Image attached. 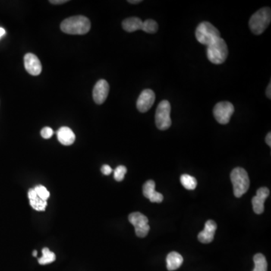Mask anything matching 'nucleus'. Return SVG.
<instances>
[{
  "label": "nucleus",
  "mask_w": 271,
  "mask_h": 271,
  "mask_svg": "<svg viewBox=\"0 0 271 271\" xmlns=\"http://www.w3.org/2000/svg\"><path fill=\"white\" fill-rule=\"evenodd\" d=\"M90 20L83 15L73 16L62 21L61 30L70 35H85L90 30Z\"/></svg>",
  "instance_id": "f257e3e1"
},
{
  "label": "nucleus",
  "mask_w": 271,
  "mask_h": 271,
  "mask_svg": "<svg viewBox=\"0 0 271 271\" xmlns=\"http://www.w3.org/2000/svg\"><path fill=\"white\" fill-rule=\"evenodd\" d=\"M231 180L236 197L240 198L247 192L250 187V181L246 170L241 168H234L231 173Z\"/></svg>",
  "instance_id": "f03ea898"
},
{
  "label": "nucleus",
  "mask_w": 271,
  "mask_h": 271,
  "mask_svg": "<svg viewBox=\"0 0 271 271\" xmlns=\"http://www.w3.org/2000/svg\"><path fill=\"white\" fill-rule=\"evenodd\" d=\"M207 58L214 64H222L226 61L228 55V48L223 39L219 38L207 46Z\"/></svg>",
  "instance_id": "7ed1b4c3"
},
{
  "label": "nucleus",
  "mask_w": 271,
  "mask_h": 271,
  "mask_svg": "<svg viewBox=\"0 0 271 271\" xmlns=\"http://www.w3.org/2000/svg\"><path fill=\"white\" fill-rule=\"evenodd\" d=\"M271 8L265 7L256 11L250 20V27L255 35H261L265 32L271 23Z\"/></svg>",
  "instance_id": "20e7f679"
},
{
  "label": "nucleus",
  "mask_w": 271,
  "mask_h": 271,
  "mask_svg": "<svg viewBox=\"0 0 271 271\" xmlns=\"http://www.w3.org/2000/svg\"><path fill=\"white\" fill-rule=\"evenodd\" d=\"M195 36L200 43L207 46L221 37L219 30L212 23L206 21L202 22L197 26Z\"/></svg>",
  "instance_id": "39448f33"
},
{
  "label": "nucleus",
  "mask_w": 271,
  "mask_h": 271,
  "mask_svg": "<svg viewBox=\"0 0 271 271\" xmlns=\"http://www.w3.org/2000/svg\"><path fill=\"white\" fill-rule=\"evenodd\" d=\"M171 105L168 100L160 102L155 113V123L157 127L161 130H166L172 124L171 118Z\"/></svg>",
  "instance_id": "423d86ee"
},
{
  "label": "nucleus",
  "mask_w": 271,
  "mask_h": 271,
  "mask_svg": "<svg viewBox=\"0 0 271 271\" xmlns=\"http://www.w3.org/2000/svg\"><path fill=\"white\" fill-rule=\"evenodd\" d=\"M129 222L134 226L135 232L137 237H145L149 234L150 227L149 219L146 215L140 212H136L130 213L128 216Z\"/></svg>",
  "instance_id": "0eeeda50"
},
{
  "label": "nucleus",
  "mask_w": 271,
  "mask_h": 271,
  "mask_svg": "<svg viewBox=\"0 0 271 271\" xmlns=\"http://www.w3.org/2000/svg\"><path fill=\"white\" fill-rule=\"evenodd\" d=\"M234 112V105L231 102L227 101L217 103L213 108L214 117L221 124H228Z\"/></svg>",
  "instance_id": "6e6552de"
},
{
  "label": "nucleus",
  "mask_w": 271,
  "mask_h": 271,
  "mask_svg": "<svg viewBox=\"0 0 271 271\" xmlns=\"http://www.w3.org/2000/svg\"><path fill=\"white\" fill-rule=\"evenodd\" d=\"M155 100V93L151 89H146L140 93L137 102V109L140 112H148L152 108Z\"/></svg>",
  "instance_id": "1a4fd4ad"
},
{
  "label": "nucleus",
  "mask_w": 271,
  "mask_h": 271,
  "mask_svg": "<svg viewBox=\"0 0 271 271\" xmlns=\"http://www.w3.org/2000/svg\"><path fill=\"white\" fill-rule=\"evenodd\" d=\"M109 92V86L104 79L98 81L93 90V98L94 102L98 105L103 103L108 96Z\"/></svg>",
  "instance_id": "9d476101"
},
{
  "label": "nucleus",
  "mask_w": 271,
  "mask_h": 271,
  "mask_svg": "<svg viewBox=\"0 0 271 271\" xmlns=\"http://www.w3.org/2000/svg\"><path fill=\"white\" fill-rule=\"evenodd\" d=\"M24 67L26 71L32 76H39L42 72V67L40 61L32 53H28L25 55Z\"/></svg>",
  "instance_id": "9b49d317"
},
{
  "label": "nucleus",
  "mask_w": 271,
  "mask_h": 271,
  "mask_svg": "<svg viewBox=\"0 0 271 271\" xmlns=\"http://www.w3.org/2000/svg\"><path fill=\"white\" fill-rule=\"evenodd\" d=\"M269 194L270 191L268 187H261L258 190L256 196H255L252 200L253 210L258 215L263 213L265 210V201Z\"/></svg>",
  "instance_id": "f8f14e48"
},
{
  "label": "nucleus",
  "mask_w": 271,
  "mask_h": 271,
  "mask_svg": "<svg viewBox=\"0 0 271 271\" xmlns=\"http://www.w3.org/2000/svg\"><path fill=\"white\" fill-rule=\"evenodd\" d=\"M143 193L152 203H161L164 200L163 194L155 191V182L153 180H149L143 184Z\"/></svg>",
  "instance_id": "ddd939ff"
},
{
  "label": "nucleus",
  "mask_w": 271,
  "mask_h": 271,
  "mask_svg": "<svg viewBox=\"0 0 271 271\" xmlns=\"http://www.w3.org/2000/svg\"><path fill=\"white\" fill-rule=\"evenodd\" d=\"M217 229V225L214 221L208 220L205 224L204 229L199 233L197 238L202 243H209L213 240L215 231Z\"/></svg>",
  "instance_id": "4468645a"
},
{
  "label": "nucleus",
  "mask_w": 271,
  "mask_h": 271,
  "mask_svg": "<svg viewBox=\"0 0 271 271\" xmlns=\"http://www.w3.org/2000/svg\"><path fill=\"white\" fill-rule=\"evenodd\" d=\"M60 143L64 146H70L74 143L76 136L73 130L67 127H62L57 132Z\"/></svg>",
  "instance_id": "2eb2a0df"
},
{
  "label": "nucleus",
  "mask_w": 271,
  "mask_h": 271,
  "mask_svg": "<svg viewBox=\"0 0 271 271\" xmlns=\"http://www.w3.org/2000/svg\"><path fill=\"white\" fill-rule=\"evenodd\" d=\"M143 23V20L139 17H129L122 22V27L125 31L133 33L137 30H142Z\"/></svg>",
  "instance_id": "dca6fc26"
},
{
  "label": "nucleus",
  "mask_w": 271,
  "mask_h": 271,
  "mask_svg": "<svg viewBox=\"0 0 271 271\" xmlns=\"http://www.w3.org/2000/svg\"><path fill=\"white\" fill-rule=\"evenodd\" d=\"M28 197L30 199V206L37 211H45L46 208V200H42L35 191L34 188L30 189L28 191Z\"/></svg>",
  "instance_id": "f3484780"
},
{
  "label": "nucleus",
  "mask_w": 271,
  "mask_h": 271,
  "mask_svg": "<svg viewBox=\"0 0 271 271\" xmlns=\"http://www.w3.org/2000/svg\"><path fill=\"white\" fill-rule=\"evenodd\" d=\"M182 263V256L177 252L169 253L167 257V268L168 271H176L181 267Z\"/></svg>",
  "instance_id": "a211bd4d"
},
{
  "label": "nucleus",
  "mask_w": 271,
  "mask_h": 271,
  "mask_svg": "<svg viewBox=\"0 0 271 271\" xmlns=\"http://www.w3.org/2000/svg\"><path fill=\"white\" fill-rule=\"evenodd\" d=\"M180 181L184 188L187 190H194L197 187V181L194 177L187 174H183L180 177Z\"/></svg>",
  "instance_id": "6ab92c4d"
},
{
  "label": "nucleus",
  "mask_w": 271,
  "mask_h": 271,
  "mask_svg": "<svg viewBox=\"0 0 271 271\" xmlns=\"http://www.w3.org/2000/svg\"><path fill=\"white\" fill-rule=\"evenodd\" d=\"M255 268L253 271H268V262L266 258L264 255L259 253L254 256Z\"/></svg>",
  "instance_id": "aec40b11"
},
{
  "label": "nucleus",
  "mask_w": 271,
  "mask_h": 271,
  "mask_svg": "<svg viewBox=\"0 0 271 271\" xmlns=\"http://www.w3.org/2000/svg\"><path fill=\"white\" fill-rule=\"evenodd\" d=\"M56 259V256L54 253L50 251L48 248L42 250V256L39 259V263L42 265H48L52 263Z\"/></svg>",
  "instance_id": "412c9836"
},
{
  "label": "nucleus",
  "mask_w": 271,
  "mask_h": 271,
  "mask_svg": "<svg viewBox=\"0 0 271 271\" xmlns=\"http://www.w3.org/2000/svg\"><path fill=\"white\" fill-rule=\"evenodd\" d=\"M158 30V24L155 20H146L143 21L142 30L148 33H155Z\"/></svg>",
  "instance_id": "4be33fe9"
},
{
  "label": "nucleus",
  "mask_w": 271,
  "mask_h": 271,
  "mask_svg": "<svg viewBox=\"0 0 271 271\" xmlns=\"http://www.w3.org/2000/svg\"><path fill=\"white\" fill-rule=\"evenodd\" d=\"M35 191H36L37 195L39 196L40 198H42V200H48V197H50L49 191H48V189L43 185H37L34 188Z\"/></svg>",
  "instance_id": "5701e85b"
},
{
  "label": "nucleus",
  "mask_w": 271,
  "mask_h": 271,
  "mask_svg": "<svg viewBox=\"0 0 271 271\" xmlns=\"http://www.w3.org/2000/svg\"><path fill=\"white\" fill-rule=\"evenodd\" d=\"M127 168L124 166H118L114 171V178L116 181H121L124 180V176L127 174Z\"/></svg>",
  "instance_id": "b1692460"
},
{
  "label": "nucleus",
  "mask_w": 271,
  "mask_h": 271,
  "mask_svg": "<svg viewBox=\"0 0 271 271\" xmlns=\"http://www.w3.org/2000/svg\"><path fill=\"white\" fill-rule=\"evenodd\" d=\"M53 134H54V131L51 127H45L41 130V136L42 138L46 139V140L52 137Z\"/></svg>",
  "instance_id": "393cba45"
},
{
  "label": "nucleus",
  "mask_w": 271,
  "mask_h": 271,
  "mask_svg": "<svg viewBox=\"0 0 271 271\" xmlns=\"http://www.w3.org/2000/svg\"><path fill=\"white\" fill-rule=\"evenodd\" d=\"M101 172L105 176L110 175V174H112V169L110 168V166H108V165H103V166L102 167V168H101Z\"/></svg>",
  "instance_id": "a878e982"
},
{
  "label": "nucleus",
  "mask_w": 271,
  "mask_h": 271,
  "mask_svg": "<svg viewBox=\"0 0 271 271\" xmlns=\"http://www.w3.org/2000/svg\"><path fill=\"white\" fill-rule=\"evenodd\" d=\"M68 2L67 0H51L49 1L50 3L53 5H62V4L67 3Z\"/></svg>",
  "instance_id": "bb28decb"
},
{
  "label": "nucleus",
  "mask_w": 271,
  "mask_h": 271,
  "mask_svg": "<svg viewBox=\"0 0 271 271\" xmlns=\"http://www.w3.org/2000/svg\"><path fill=\"white\" fill-rule=\"evenodd\" d=\"M271 84L270 83L269 85H268V88H267L266 90V95L267 96H268L269 99H271Z\"/></svg>",
  "instance_id": "cd10ccee"
},
{
  "label": "nucleus",
  "mask_w": 271,
  "mask_h": 271,
  "mask_svg": "<svg viewBox=\"0 0 271 271\" xmlns=\"http://www.w3.org/2000/svg\"><path fill=\"white\" fill-rule=\"evenodd\" d=\"M266 143L269 146H271V133H269L267 135L266 137Z\"/></svg>",
  "instance_id": "c85d7f7f"
},
{
  "label": "nucleus",
  "mask_w": 271,
  "mask_h": 271,
  "mask_svg": "<svg viewBox=\"0 0 271 271\" xmlns=\"http://www.w3.org/2000/svg\"><path fill=\"white\" fill-rule=\"evenodd\" d=\"M128 2L130 4H138L142 2V1L141 0H129Z\"/></svg>",
  "instance_id": "c756f323"
},
{
  "label": "nucleus",
  "mask_w": 271,
  "mask_h": 271,
  "mask_svg": "<svg viewBox=\"0 0 271 271\" xmlns=\"http://www.w3.org/2000/svg\"><path fill=\"white\" fill-rule=\"evenodd\" d=\"M5 30H4L3 28H2V27H0V38L2 37V36H3L4 35H5Z\"/></svg>",
  "instance_id": "7c9ffc66"
},
{
  "label": "nucleus",
  "mask_w": 271,
  "mask_h": 271,
  "mask_svg": "<svg viewBox=\"0 0 271 271\" xmlns=\"http://www.w3.org/2000/svg\"><path fill=\"white\" fill-rule=\"evenodd\" d=\"M33 255L34 256H36V255H37V252H36V250H35V251L33 252Z\"/></svg>",
  "instance_id": "2f4dec72"
}]
</instances>
